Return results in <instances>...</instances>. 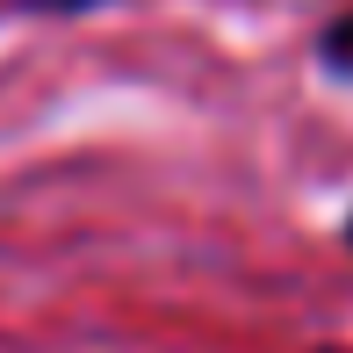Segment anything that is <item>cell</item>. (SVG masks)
I'll list each match as a JSON object with an SVG mask.
<instances>
[{
    "instance_id": "cell-1",
    "label": "cell",
    "mask_w": 353,
    "mask_h": 353,
    "mask_svg": "<svg viewBox=\"0 0 353 353\" xmlns=\"http://www.w3.org/2000/svg\"><path fill=\"white\" fill-rule=\"evenodd\" d=\"M317 58H325V72L353 79V8L339 14V22H325V37H317Z\"/></svg>"
},
{
    "instance_id": "cell-2",
    "label": "cell",
    "mask_w": 353,
    "mask_h": 353,
    "mask_svg": "<svg viewBox=\"0 0 353 353\" xmlns=\"http://www.w3.org/2000/svg\"><path fill=\"white\" fill-rule=\"evenodd\" d=\"M22 8H37V14H87V8H101V0H22Z\"/></svg>"
},
{
    "instance_id": "cell-3",
    "label": "cell",
    "mask_w": 353,
    "mask_h": 353,
    "mask_svg": "<svg viewBox=\"0 0 353 353\" xmlns=\"http://www.w3.org/2000/svg\"><path fill=\"white\" fill-rule=\"evenodd\" d=\"M339 238H346V252H353V210H346V223H339Z\"/></svg>"
}]
</instances>
